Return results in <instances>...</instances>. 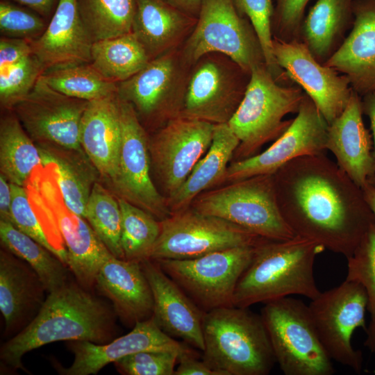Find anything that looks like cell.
<instances>
[{"mask_svg": "<svg viewBox=\"0 0 375 375\" xmlns=\"http://www.w3.org/2000/svg\"><path fill=\"white\" fill-rule=\"evenodd\" d=\"M305 93L297 86L283 85L265 63L253 67L244 97L228 124L240 140L235 155L238 160L256 154L266 142L280 137L297 113Z\"/></svg>", "mask_w": 375, "mask_h": 375, "instance_id": "5b68a950", "label": "cell"}, {"mask_svg": "<svg viewBox=\"0 0 375 375\" xmlns=\"http://www.w3.org/2000/svg\"><path fill=\"white\" fill-rule=\"evenodd\" d=\"M347 259L346 279L361 284L367 299V310L375 319V224L365 235L353 253Z\"/></svg>", "mask_w": 375, "mask_h": 375, "instance_id": "60d3db41", "label": "cell"}, {"mask_svg": "<svg viewBox=\"0 0 375 375\" xmlns=\"http://www.w3.org/2000/svg\"><path fill=\"white\" fill-rule=\"evenodd\" d=\"M12 203L10 222L19 230L31 237L67 265V253L51 243L28 201L24 186L10 183Z\"/></svg>", "mask_w": 375, "mask_h": 375, "instance_id": "b9f144b4", "label": "cell"}, {"mask_svg": "<svg viewBox=\"0 0 375 375\" xmlns=\"http://www.w3.org/2000/svg\"><path fill=\"white\" fill-rule=\"evenodd\" d=\"M94 288L128 327L153 315V295L140 262L112 255L99 269Z\"/></svg>", "mask_w": 375, "mask_h": 375, "instance_id": "603a6c76", "label": "cell"}, {"mask_svg": "<svg viewBox=\"0 0 375 375\" xmlns=\"http://www.w3.org/2000/svg\"><path fill=\"white\" fill-rule=\"evenodd\" d=\"M202 360L219 375H267L276 359L260 315L234 306L206 312Z\"/></svg>", "mask_w": 375, "mask_h": 375, "instance_id": "277c9868", "label": "cell"}, {"mask_svg": "<svg viewBox=\"0 0 375 375\" xmlns=\"http://www.w3.org/2000/svg\"><path fill=\"white\" fill-rule=\"evenodd\" d=\"M362 190L365 198L375 217V188L367 183Z\"/></svg>", "mask_w": 375, "mask_h": 375, "instance_id": "db71d44e", "label": "cell"}, {"mask_svg": "<svg viewBox=\"0 0 375 375\" xmlns=\"http://www.w3.org/2000/svg\"><path fill=\"white\" fill-rule=\"evenodd\" d=\"M150 285L153 308L152 317L158 326L172 338L202 351L203 311L188 295L151 259L140 262Z\"/></svg>", "mask_w": 375, "mask_h": 375, "instance_id": "ffe728a7", "label": "cell"}, {"mask_svg": "<svg viewBox=\"0 0 375 375\" xmlns=\"http://www.w3.org/2000/svg\"><path fill=\"white\" fill-rule=\"evenodd\" d=\"M41 76L55 90L87 101L107 97L117 91V83L103 77L90 63L47 69Z\"/></svg>", "mask_w": 375, "mask_h": 375, "instance_id": "e575fe53", "label": "cell"}, {"mask_svg": "<svg viewBox=\"0 0 375 375\" xmlns=\"http://www.w3.org/2000/svg\"><path fill=\"white\" fill-rule=\"evenodd\" d=\"M119 100L122 140L117 170L112 183L119 198L163 220L172 213L167 198L159 192L151 178L149 140L132 105Z\"/></svg>", "mask_w": 375, "mask_h": 375, "instance_id": "5bb4252c", "label": "cell"}, {"mask_svg": "<svg viewBox=\"0 0 375 375\" xmlns=\"http://www.w3.org/2000/svg\"><path fill=\"white\" fill-rule=\"evenodd\" d=\"M274 176L288 225L324 249L350 257L375 224L362 188L324 153L290 160Z\"/></svg>", "mask_w": 375, "mask_h": 375, "instance_id": "6da1fadb", "label": "cell"}, {"mask_svg": "<svg viewBox=\"0 0 375 375\" xmlns=\"http://www.w3.org/2000/svg\"><path fill=\"white\" fill-rule=\"evenodd\" d=\"M368 299L359 283L345 279L340 285L312 299L308 308L319 338L333 360L361 372L362 352L352 347L351 336L361 327L366 329L365 314Z\"/></svg>", "mask_w": 375, "mask_h": 375, "instance_id": "4fadbf2b", "label": "cell"}, {"mask_svg": "<svg viewBox=\"0 0 375 375\" xmlns=\"http://www.w3.org/2000/svg\"><path fill=\"white\" fill-rule=\"evenodd\" d=\"M324 250L316 242L298 235L285 240H265L256 246L238 282L233 305L249 308L293 294L316 298L321 292L313 265Z\"/></svg>", "mask_w": 375, "mask_h": 375, "instance_id": "3957f363", "label": "cell"}, {"mask_svg": "<svg viewBox=\"0 0 375 375\" xmlns=\"http://www.w3.org/2000/svg\"><path fill=\"white\" fill-rule=\"evenodd\" d=\"M17 116H6L0 124V169L10 183L24 186L35 168L43 163Z\"/></svg>", "mask_w": 375, "mask_h": 375, "instance_id": "d6a6232c", "label": "cell"}, {"mask_svg": "<svg viewBox=\"0 0 375 375\" xmlns=\"http://www.w3.org/2000/svg\"><path fill=\"white\" fill-rule=\"evenodd\" d=\"M239 144V139L228 124H215L209 149L179 190L167 199L172 213L189 208L203 192L225 182L229 162Z\"/></svg>", "mask_w": 375, "mask_h": 375, "instance_id": "83f0119b", "label": "cell"}, {"mask_svg": "<svg viewBox=\"0 0 375 375\" xmlns=\"http://www.w3.org/2000/svg\"><path fill=\"white\" fill-rule=\"evenodd\" d=\"M44 69L35 55L0 70V100L3 106L13 107L33 89Z\"/></svg>", "mask_w": 375, "mask_h": 375, "instance_id": "ab89813d", "label": "cell"}, {"mask_svg": "<svg viewBox=\"0 0 375 375\" xmlns=\"http://www.w3.org/2000/svg\"><path fill=\"white\" fill-rule=\"evenodd\" d=\"M68 347L74 357L72 365L68 367L58 363L54 365L62 375L96 374L108 364L142 351H173L180 356L194 352L165 333L152 317L137 323L128 333L106 344L73 340L69 341Z\"/></svg>", "mask_w": 375, "mask_h": 375, "instance_id": "d6986e66", "label": "cell"}, {"mask_svg": "<svg viewBox=\"0 0 375 375\" xmlns=\"http://www.w3.org/2000/svg\"><path fill=\"white\" fill-rule=\"evenodd\" d=\"M260 316L276 362L285 375H332V360L312 322L308 306L292 297L265 303Z\"/></svg>", "mask_w": 375, "mask_h": 375, "instance_id": "52a82bcc", "label": "cell"}, {"mask_svg": "<svg viewBox=\"0 0 375 375\" xmlns=\"http://www.w3.org/2000/svg\"><path fill=\"white\" fill-rule=\"evenodd\" d=\"M256 246L236 247L190 259L155 261L206 312L233 306L238 282L250 264Z\"/></svg>", "mask_w": 375, "mask_h": 375, "instance_id": "9c48e42d", "label": "cell"}, {"mask_svg": "<svg viewBox=\"0 0 375 375\" xmlns=\"http://www.w3.org/2000/svg\"><path fill=\"white\" fill-rule=\"evenodd\" d=\"M179 356L173 351H147L124 357L114 365L124 375H174Z\"/></svg>", "mask_w": 375, "mask_h": 375, "instance_id": "ee69618b", "label": "cell"}, {"mask_svg": "<svg viewBox=\"0 0 375 375\" xmlns=\"http://www.w3.org/2000/svg\"><path fill=\"white\" fill-rule=\"evenodd\" d=\"M250 76L251 72L222 53L203 55L191 69L179 116L228 124L244 97Z\"/></svg>", "mask_w": 375, "mask_h": 375, "instance_id": "7c38bea8", "label": "cell"}, {"mask_svg": "<svg viewBox=\"0 0 375 375\" xmlns=\"http://www.w3.org/2000/svg\"><path fill=\"white\" fill-rule=\"evenodd\" d=\"M135 1L132 33L151 60L181 47L197 24V17L165 0Z\"/></svg>", "mask_w": 375, "mask_h": 375, "instance_id": "4316f807", "label": "cell"}, {"mask_svg": "<svg viewBox=\"0 0 375 375\" xmlns=\"http://www.w3.org/2000/svg\"><path fill=\"white\" fill-rule=\"evenodd\" d=\"M192 67L181 47L174 49L118 83L117 96L132 105L139 119L157 123L160 128L180 115Z\"/></svg>", "mask_w": 375, "mask_h": 375, "instance_id": "8fae6325", "label": "cell"}, {"mask_svg": "<svg viewBox=\"0 0 375 375\" xmlns=\"http://www.w3.org/2000/svg\"><path fill=\"white\" fill-rule=\"evenodd\" d=\"M190 207L262 238L285 240L296 236L281 212L274 174L252 176L201 193Z\"/></svg>", "mask_w": 375, "mask_h": 375, "instance_id": "8992f818", "label": "cell"}, {"mask_svg": "<svg viewBox=\"0 0 375 375\" xmlns=\"http://www.w3.org/2000/svg\"><path fill=\"white\" fill-rule=\"evenodd\" d=\"M117 315L111 305L69 281L49 292L34 319L1 347V362L26 370L22 360L28 352L57 341L83 340L106 344L116 335Z\"/></svg>", "mask_w": 375, "mask_h": 375, "instance_id": "7a4b0ae2", "label": "cell"}, {"mask_svg": "<svg viewBox=\"0 0 375 375\" xmlns=\"http://www.w3.org/2000/svg\"><path fill=\"white\" fill-rule=\"evenodd\" d=\"M57 217L67 253V267L76 281L91 290L99 269L112 254L84 217L69 211Z\"/></svg>", "mask_w": 375, "mask_h": 375, "instance_id": "f546056e", "label": "cell"}, {"mask_svg": "<svg viewBox=\"0 0 375 375\" xmlns=\"http://www.w3.org/2000/svg\"><path fill=\"white\" fill-rule=\"evenodd\" d=\"M272 51L287 77L305 91L328 124L342 114L353 92L345 75L318 62L299 40L273 37Z\"/></svg>", "mask_w": 375, "mask_h": 375, "instance_id": "ac0fdd59", "label": "cell"}, {"mask_svg": "<svg viewBox=\"0 0 375 375\" xmlns=\"http://www.w3.org/2000/svg\"><path fill=\"white\" fill-rule=\"evenodd\" d=\"M362 114L360 96L353 90L344 111L328 124L326 141L338 165L360 188L375 173L372 139Z\"/></svg>", "mask_w": 375, "mask_h": 375, "instance_id": "d4e9b609", "label": "cell"}, {"mask_svg": "<svg viewBox=\"0 0 375 375\" xmlns=\"http://www.w3.org/2000/svg\"><path fill=\"white\" fill-rule=\"evenodd\" d=\"M150 60L132 32L94 42L91 49V65L103 77L116 83L135 75Z\"/></svg>", "mask_w": 375, "mask_h": 375, "instance_id": "1f68e13d", "label": "cell"}, {"mask_svg": "<svg viewBox=\"0 0 375 375\" xmlns=\"http://www.w3.org/2000/svg\"><path fill=\"white\" fill-rule=\"evenodd\" d=\"M40 150L43 163L53 162L56 166L57 181L66 208L72 213L84 217L93 186L92 174L81 162L51 151Z\"/></svg>", "mask_w": 375, "mask_h": 375, "instance_id": "74e56055", "label": "cell"}, {"mask_svg": "<svg viewBox=\"0 0 375 375\" xmlns=\"http://www.w3.org/2000/svg\"><path fill=\"white\" fill-rule=\"evenodd\" d=\"M45 292L27 262L5 249L1 250L0 311L5 336L13 337L34 319L45 301Z\"/></svg>", "mask_w": 375, "mask_h": 375, "instance_id": "cb8c5ba5", "label": "cell"}, {"mask_svg": "<svg viewBox=\"0 0 375 375\" xmlns=\"http://www.w3.org/2000/svg\"><path fill=\"white\" fill-rule=\"evenodd\" d=\"M181 50L192 67L209 53H222L249 72L265 63L253 27L239 14L233 0H202L197 24Z\"/></svg>", "mask_w": 375, "mask_h": 375, "instance_id": "ba28073f", "label": "cell"}, {"mask_svg": "<svg viewBox=\"0 0 375 375\" xmlns=\"http://www.w3.org/2000/svg\"><path fill=\"white\" fill-rule=\"evenodd\" d=\"M121 140L117 94L88 101L80 124V144L93 167L111 182L117 170Z\"/></svg>", "mask_w": 375, "mask_h": 375, "instance_id": "484cf974", "label": "cell"}, {"mask_svg": "<svg viewBox=\"0 0 375 375\" xmlns=\"http://www.w3.org/2000/svg\"><path fill=\"white\" fill-rule=\"evenodd\" d=\"M23 5L42 17L49 16L54 8L57 0H8Z\"/></svg>", "mask_w": 375, "mask_h": 375, "instance_id": "681fc988", "label": "cell"}, {"mask_svg": "<svg viewBox=\"0 0 375 375\" xmlns=\"http://www.w3.org/2000/svg\"><path fill=\"white\" fill-rule=\"evenodd\" d=\"M84 218L115 257L124 259L121 245L122 212L118 199L94 183L85 207Z\"/></svg>", "mask_w": 375, "mask_h": 375, "instance_id": "8d00e7d4", "label": "cell"}, {"mask_svg": "<svg viewBox=\"0 0 375 375\" xmlns=\"http://www.w3.org/2000/svg\"><path fill=\"white\" fill-rule=\"evenodd\" d=\"M174 375H219L203 360H199L195 352L184 353L178 357Z\"/></svg>", "mask_w": 375, "mask_h": 375, "instance_id": "7dc6e473", "label": "cell"}, {"mask_svg": "<svg viewBox=\"0 0 375 375\" xmlns=\"http://www.w3.org/2000/svg\"><path fill=\"white\" fill-rule=\"evenodd\" d=\"M310 0H277L272 19L273 37L284 41L300 40L304 11Z\"/></svg>", "mask_w": 375, "mask_h": 375, "instance_id": "f6af8a7d", "label": "cell"}, {"mask_svg": "<svg viewBox=\"0 0 375 375\" xmlns=\"http://www.w3.org/2000/svg\"><path fill=\"white\" fill-rule=\"evenodd\" d=\"M361 101L362 112L370 121L374 138L373 156L375 161V90L363 95Z\"/></svg>", "mask_w": 375, "mask_h": 375, "instance_id": "f907efd6", "label": "cell"}, {"mask_svg": "<svg viewBox=\"0 0 375 375\" xmlns=\"http://www.w3.org/2000/svg\"><path fill=\"white\" fill-rule=\"evenodd\" d=\"M3 248L27 262L40 277L47 293L69 281L67 265L10 222L0 220Z\"/></svg>", "mask_w": 375, "mask_h": 375, "instance_id": "4dcf8cb0", "label": "cell"}, {"mask_svg": "<svg viewBox=\"0 0 375 375\" xmlns=\"http://www.w3.org/2000/svg\"><path fill=\"white\" fill-rule=\"evenodd\" d=\"M328 124L305 93L288 129L266 150L229 164L225 181L232 183L258 175H273L295 158L326 150Z\"/></svg>", "mask_w": 375, "mask_h": 375, "instance_id": "9a60e30c", "label": "cell"}, {"mask_svg": "<svg viewBox=\"0 0 375 375\" xmlns=\"http://www.w3.org/2000/svg\"><path fill=\"white\" fill-rule=\"evenodd\" d=\"M32 53L30 41L2 37L0 40V70L18 63Z\"/></svg>", "mask_w": 375, "mask_h": 375, "instance_id": "bcb514c9", "label": "cell"}, {"mask_svg": "<svg viewBox=\"0 0 375 375\" xmlns=\"http://www.w3.org/2000/svg\"><path fill=\"white\" fill-rule=\"evenodd\" d=\"M215 124L178 116L149 140L151 164L168 199L185 182L209 149Z\"/></svg>", "mask_w": 375, "mask_h": 375, "instance_id": "2e32d148", "label": "cell"}, {"mask_svg": "<svg viewBox=\"0 0 375 375\" xmlns=\"http://www.w3.org/2000/svg\"><path fill=\"white\" fill-rule=\"evenodd\" d=\"M92 39L81 17L78 0H58L42 34L31 41L44 71L90 63Z\"/></svg>", "mask_w": 375, "mask_h": 375, "instance_id": "44dd1931", "label": "cell"}, {"mask_svg": "<svg viewBox=\"0 0 375 375\" xmlns=\"http://www.w3.org/2000/svg\"><path fill=\"white\" fill-rule=\"evenodd\" d=\"M353 0H317L304 17L300 40L315 59L324 64L344 40L353 24Z\"/></svg>", "mask_w": 375, "mask_h": 375, "instance_id": "f1b7e54d", "label": "cell"}, {"mask_svg": "<svg viewBox=\"0 0 375 375\" xmlns=\"http://www.w3.org/2000/svg\"><path fill=\"white\" fill-rule=\"evenodd\" d=\"M88 103L55 90L40 76L12 108L25 131L38 142L81 151L79 128Z\"/></svg>", "mask_w": 375, "mask_h": 375, "instance_id": "e0dca14e", "label": "cell"}, {"mask_svg": "<svg viewBox=\"0 0 375 375\" xmlns=\"http://www.w3.org/2000/svg\"><path fill=\"white\" fill-rule=\"evenodd\" d=\"M47 26L43 18L34 10L20 7L8 0L0 2V30L4 37L33 41Z\"/></svg>", "mask_w": 375, "mask_h": 375, "instance_id": "7bdbcfd3", "label": "cell"}, {"mask_svg": "<svg viewBox=\"0 0 375 375\" xmlns=\"http://www.w3.org/2000/svg\"><path fill=\"white\" fill-rule=\"evenodd\" d=\"M367 183L375 188V173L368 179Z\"/></svg>", "mask_w": 375, "mask_h": 375, "instance_id": "11a10c76", "label": "cell"}, {"mask_svg": "<svg viewBox=\"0 0 375 375\" xmlns=\"http://www.w3.org/2000/svg\"><path fill=\"white\" fill-rule=\"evenodd\" d=\"M239 14L248 19L261 44L265 64L276 78L282 83L288 78L278 66L272 51V19L274 8L272 0H233Z\"/></svg>", "mask_w": 375, "mask_h": 375, "instance_id": "f35d334b", "label": "cell"}, {"mask_svg": "<svg viewBox=\"0 0 375 375\" xmlns=\"http://www.w3.org/2000/svg\"><path fill=\"white\" fill-rule=\"evenodd\" d=\"M365 331L367 336L364 345L375 355V319H371L368 326Z\"/></svg>", "mask_w": 375, "mask_h": 375, "instance_id": "f5cc1de1", "label": "cell"}, {"mask_svg": "<svg viewBox=\"0 0 375 375\" xmlns=\"http://www.w3.org/2000/svg\"><path fill=\"white\" fill-rule=\"evenodd\" d=\"M349 35L324 64L345 75L360 96L375 90V0H353Z\"/></svg>", "mask_w": 375, "mask_h": 375, "instance_id": "7402d4cb", "label": "cell"}, {"mask_svg": "<svg viewBox=\"0 0 375 375\" xmlns=\"http://www.w3.org/2000/svg\"><path fill=\"white\" fill-rule=\"evenodd\" d=\"M160 224V234L149 256L153 260L194 258L229 248L256 246L267 240L191 207L173 212Z\"/></svg>", "mask_w": 375, "mask_h": 375, "instance_id": "30bf717a", "label": "cell"}, {"mask_svg": "<svg viewBox=\"0 0 375 375\" xmlns=\"http://www.w3.org/2000/svg\"><path fill=\"white\" fill-rule=\"evenodd\" d=\"M78 7L93 42L132 32L135 0H78Z\"/></svg>", "mask_w": 375, "mask_h": 375, "instance_id": "836d02e7", "label": "cell"}, {"mask_svg": "<svg viewBox=\"0 0 375 375\" xmlns=\"http://www.w3.org/2000/svg\"><path fill=\"white\" fill-rule=\"evenodd\" d=\"M12 191L10 183L1 174L0 175V217L1 220L10 222Z\"/></svg>", "mask_w": 375, "mask_h": 375, "instance_id": "c3c4849f", "label": "cell"}, {"mask_svg": "<svg viewBox=\"0 0 375 375\" xmlns=\"http://www.w3.org/2000/svg\"><path fill=\"white\" fill-rule=\"evenodd\" d=\"M180 10L197 18L202 0H165Z\"/></svg>", "mask_w": 375, "mask_h": 375, "instance_id": "816d5d0a", "label": "cell"}, {"mask_svg": "<svg viewBox=\"0 0 375 375\" xmlns=\"http://www.w3.org/2000/svg\"><path fill=\"white\" fill-rule=\"evenodd\" d=\"M122 212L121 245L124 259L141 262L149 259L160 231V221L142 208L118 198Z\"/></svg>", "mask_w": 375, "mask_h": 375, "instance_id": "d590c367", "label": "cell"}]
</instances>
